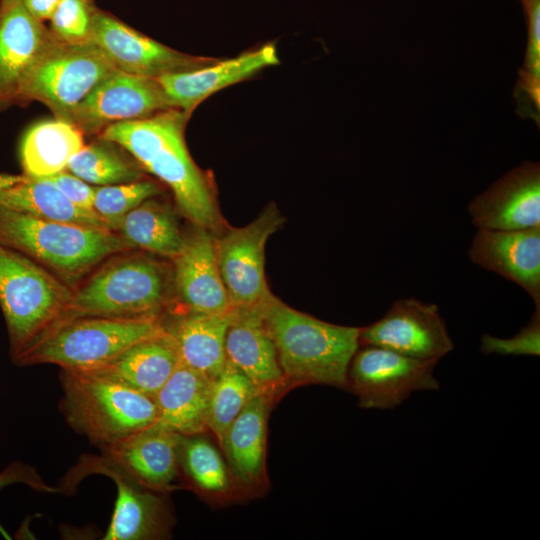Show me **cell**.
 I'll return each instance as SVG.
<instances>
[{"label": "cell", "instance_id": "1", "mask_svg": "<svg viewBox=\"0 0 540 540\" xmlns=\"http://www.w3.org/2000/svg\"><path fill=\"white\" fill-rule=\"evenodd\" d=\"M189 117L190 113L171 108L110 125L99 138L125 149L143 170L166 184L191 224L214 232L221 227V218L213 185L186 147L184 131Z\"/></svg>", "mask_w": 540, "mask_h": 540}, {"label": "cell", "instance_id": "2", "mask_svg": "<svg viewBox=\"0 0 540 540\" xmlns=\"http://www.w3.org/2000/svg\"><path fill=\"white\" fill-rule=\"evenodd\" d=\"M288 384L346 387L360 328L336 325L299 312L273 294L259 304Z\"/></svg>", "mask_w": 540, "mask_h": 540}, {"label": "cell", "instance_id": "3", "mask_svg": "<svg viewBox=\"0 0 540 540\" xmlns=\"http://www.w3.org/2000/svg\"><path fill=\"white\" fill-rule=\"evenodd\" d=\"M173 290L172 268L167 264L152 255L120 252L73 289L59 322L81 316L160 315Z\"/></svg>", "mask_w": 540, "mask_h": 540}, {"label": "cell", "instance_id": "4", "mask_svg": "<svg viewBox=\"0 0 540 540\" xmlns=\"http://www.w3.org/2000/svg\"><path fill=\"white\" fill-rule=\"evenodd\" d=\"M0 245L73 281L117 253L132 250L116 232L40 219L0 204Z\"/></svg>", "mask_w": 540, "mask_h": 540}, {"label": "cell", "instance_id": "5", "mask_svg": "<svg viewBox=\"0 0 540 540\" xmlns=\"http://www.w3.org/2000/svg\"><path fill=\"white\" fill-rule=\"evenodd\" d=\"M60 410L76 432L102 449L152 426L154 398L96 372H60Z\"/></svg>", "mask_w": 540, "mask_h": 540}, {"label": "cell", "instance_id": "6", "mask_svg": "<svg viewBox=\"0 0 540 540\" xmlns=\"http://www.w3.org/2000/svg\"><path fill=\"white\" fill-rule=\"evenodd\" d=\"M162 328L160 315L76 317L54 325L12 360L18 366L54 364L93 371Z\"/></svg>", "mask_w": 540, "mask_h": 540}, {"label": "cell", "instance_id": "7", "mask_svg": "<svg viewBox=\"0 0 540 540\" xmlns=\"http://www.w3.org/2000/svg\"><path fill=\"white\" fill-rule=\"evenodd\" d=\"M72 292L50 270L0 245V306L12 359L62 319Z\"/></svg>", "mask_w": 540, "mask_h": 540}, {"label": "cell", "instance_id": "8", "mask_svg": "<svg viewBox=\"0 0 540 540\" xmlns=\"http://www.w3.org/2000/svg\"><path fill=\"white\" fill-rule=\"evenodd\" d=\"M115 70L92 42L68 43L52 35L24 77L18 102L40 101L70 122L74 109Z\"/></svg>", "mask_w": 540, "mask_h": 540}, {"label": "cell", "instance_id": "9", "mask_svg": "<svg viewBox=\"0 0 540 540\" xmlns=\"http://www.w3.org/2000/svg\"><path fill=\"white\" fill-rule=\"evenodd\" d=\"M285 218L275 204L243 227H229L215 236L217 262L231 308L251 307L267 300L265 246Z\"/></svg>", "mask_w": 540, "mask_h": 540}, {"label": "cell", "instance_id": "10", "mask_svg": "<svg viewBox=\"0 0 540 540\" xmlns=\"http://www.w3.org/2000/svg\"><path fill=\"white\" fill-rule=\"evenodd\" d=\"M353 355L347 384L362 408L394 409L412 393L438 390L437 361L415 359L372 345H361Z\"/></svg>", "mask_w": 540, "mask_h": 540}, {"label": "cell", "instance_id": "11", "mask_svg": "<svg viewBox=\"0 0 540 540\" xmlns=\"http://www.w3.org/2000/svg\"><path fill=\"white\" fill-rule=\"evenodd\" d=\"M359 345L437 362L454 347L437 305L415 298L394 301L381 319L360 328Z\"/></svg>", "mask_w": 540, "mask_h": 540}, {"label": "cell", "instance_id": "12", "mask_svg": "<svg viewBox=\"0 0 540 540\" xmlns=\"http://www.w3.org/2000/svg\"><path fill=\"white\" fill-rule=\"evenodd\" d=\"M157 78L115 70L74 109L70 122L96 134L118 122L139 120L171 109Z\"/></svg>", "mask_w": 540, "mask_h": 540}, {"label": "cell", "instance_id": "13", "mask_svg": "<svg viewBox=\"0 0 540 540\" xmlns=\"http://www.w3.org/2000/svg\"><path fill=\"white\" fill-rule=\"evenodd\" d=\"M89 41L116 69L139 76L157 78L203 67L217 60L174 50L99 10L93 18Z\"/></svg>", "mask_w": 540, "mask_h": 540}, {"label": "cell", "instance_id": "14", "mask_svg": "<svg viewBox=\"0 0 540 540\" xmlns=\"http://www.w3.org/2000/svg\"><path fill=\"white\" fill-rule=\"evenodd\" d=\"M76 482L88 474L98 473L110 477L117 487L111 521L104 540H146L163 537L168 529L164 503L160 497L116 466L105 455L84 457L74 468Z\"/></svg>", "mask_w": 540, "mask_h": 540}, {"label": "cell", "instance_id": "15", "mask_svg": "<svg viewBox=\"0 0 540 540\" xmlns=\"http://www.w3.org/2000/svg\"><path fill=\"white\" fill-rule=\"evenodd\" d=\"M171 261L174 291L186 310L211 314L231 310L211 230L192 224Z\"/></svg>", "mask_w": 540, "mask_h": 540}, {"label": "cell", "instance_id": "16", "mask_svg": "<svg viewBox=\"0 0 540 540\" xmlns=\"http://www.w3.org/2000/svg\"><path fill=\"white\" fill-rule=\"evenodd\" d=\"M472 223L489 230L540 226V166L524 162L507 172L468 206Z\"/></svg>", "mask_w": 540, "mask_h": 540}, {"label": "cell", "instance_id": "17", "mask_svg": "<svg viewBox=\"0 0 540 540\" xmlns=\"http://www.w3.org/2000/svg\"><path fill=\"white\" fill-rule=\"evenodd\" d=\"M182 435L150 426L108 447L104 455L143 487L165 493L181 477Z\"/></svg>", "mask_w": 540, "mask_h": 540}, {"label": "cell", "instance_id": "18", "mask_svg": "<svg viewBox=\"0 0 540 540\" xmlns=\"http://www.w3.org/2000/svg\"><path fill=\"white\" fill-rule=\"evenodd\" d=\"M470 260L522 287L540 308V226L521 230L478 228Z\"/></svg>", "mask_w": 540, "mask_h": 540}, {"label": "cell", "instance_id": "19", "mask_svg": "<svg viewBox=\"0 0 540 540\" xmlns=\"http://www.w3.org/2000/svg\"><path fill=\"white\" fill-rule=\"evenodd\" d=\"M279 57L272 43L236 57L219 60L192 70L157 77L172 108L191 114L210 95L277 65Z\"/></svg>", "mask_w": 540, "mask_h": 540}, {"label": "cell", "instance_id": "20", "mask_svg": "<svg viewBox=\"0 0 540 540\" xmlns=\"http://www.w3.org/2000/svg\"><path fill=\"white\" fill-rule=\"evenodd\" d=\"M225 352L227 360L243 371L261 392L274 397L287 386L259 304L231 308Z\"/></svg>", "mask_w": 540, "mask_h": 540}, {"label": "cell", "instance_id": "21", "mask_svg": "<svg viewBox=\"0 0 540 540\" xmlns=\"http://www.w3.org/2000/svg\"><path fill=\"white\" fill-rule=\"evenodd\" d=\"M51 36L21 0L0 3V108L18 102L24 77Z\"/></svg>", "mask_w": 540, "mask_h": 540}, {"label": "cell", "instance_id": "22", "mask_svg": "<svg viewBox=\"0 0 540 540\" xmlns=\"http://www.w3.org/2000/svg\"><path fill=\"white\" fill-rule=\"evenodd\" d=\"M270 394L257 393L226 430L220 446L233 480L248 489H261L266 477V435Z\"/></svg>", "mask_w": 540, "mask_h": 540}, {"label": "cell", "instance_id": "23", "mask_svg": "<svg viewBox=\"0 0 540 540\" xmlns=\"http://www.w3.org/2000/svg\"><path fill=\"white\" fill-rule=\"evenodd\" d=\"M229 319L230 311L211 314L185 310L168 320L162 318V324L177 347L180 362L213 380L227 360L225 336Z\"/></svg>", "mask_w": 540, "mask_h": 540}, {"label": "cell", "instance_id": "24", "mask_svg": "<svg viewBox=\"0 0 540 540\" xmlns=\"http://www.w3.org/2000/svg\"><path fill=\"white\" fill-rule=\"evenodd\" d=\"M180 363L177 347L163 327L109 363L86 372L102 374L154 398Z\"/></svg>", "mask_w": 540, "mask_h": 540}, {"label": "cell", "instance_id": "25", "mask_svg": "<svg viewBox=\"0 0 540 540\" xmlns=\"http://www.w3.org/2000/svg\"><path fill=\"white\" fill-rule=\"evenodd\" d=\"M210 384L209 378L180 363L154 397L157 416L153 426L182 436L206 431Z\"/></svg>", "mask_w": 540, "mask_h": 540}, {"label": "cell", "instance_id": "26", "mask_svg": "<svg viewBox=\"0 0 540 540\" xmlns=\"http://www.w3.org/2000/svg\"><path fill=\"white\" fill-rule=\"evenodd\" d=\"M0 204L40 219L108 229L95 211L77 207L45 178L6 175Z\"/></svg>", "mask_w": 540, "mask_h": 540}, {"label": "cell", "instance_id": "27", "mask_svg": "<svg viewBox=\"0 0 540 540\" xmlns=\"http://www.w3.org/2000/svg\"><path fill=\"white\" fill-rule=\"evenodd\" d=\"M83 146V133L71 122L56 118L38 123L26 132L21 142L24 175L48 178L64 171Z\"/></svg>", "mask_w": 540, "mask_h": 540}, {"label": "cell", "instance_id": "28", "mask_svg": "<svg viewBox=\"0 0 540 540\" xmlns=\"http://www.w3.org/2000/svg\"><path fill=\"white\" fill-rule=\"evenodd\" d=\"M116 233L131 249L173 259L183 242V232L172 207L155 197L143 201L124 216Z\"/></svg>", "mask_w": 540, "mask_h": 540}, {"label": "cell", "instance_id": "29", "mask_svg": "<svg viewBox=\"0 0 540 540\" xmlns=\"http://www.w3.org/2000/svg\"><path fill=\"white\" fill-rule=\"evenodd\" d=\"M259 392L243 371L226 360L221 372L211 380L206 412L207 429L219 444L231 423Z\"/></svg>", "mask_w": 540, "mask_h": 540}, {"label": "cell", "instance_id": "30", "mask_svg": "<svg viewBox=\"0 0 540 540\" xmlns=\"http://www.w3.org/2000/svg\"><path fill=\"white\" fill-rule=\"evenodd\" d=\"M66 170L85 182L98 186L129 183L144 179L137 162L124 157L113 142L99 141L84 145L69 161Z\"/></svg>", "mask_w": 540, "mask_h": 540}, {"label": "cell", "instance_id": "31", "mask_svg": "<svg viewBox=\"0 0 540 540\" xmlns=\"http://www.w3.org/2000/svg\"><path fill=\"white\" fill-rule=\"evenodd\" d=\"M181 472L198 491L206 495H225L233 478L219 451L200 434L183 436L180 444Z\"/></svg>", "mask_w": 540, "mask_h": 540}, {"label": "cell", "instance_id": "32", "mask_svg": "<svg viewBox=\"0 0 540 540\" xmlns=\"http://www.w3.org/2000/svg\"><path fill=\"white\" fill-rule=\"evenodd\" d=\"M162 192L161 186L151 180L95 187L93 210L108 229L116 232L126 214L143 201Z\"/></svg>", "mask_w": 540, "mask_h": 540}, {"label": "cell", "instance_id": "33", "mask_svg": "<svg viewBox=\"0 0 540 540\" xmlns=\"http://www.w3.org/2000/svg\"><path fill=\"white\" fill-rule=\"evenodd\" d=\"M96 11L92 0H61L49 19V30L63 42H87Z\"/></svg>", "mask_w": 540, "mask_h": 540}, {"label": "cell", "instance_id": "34", "mask_svg": "<svg viewBox=\"0 0 540 540\" xmlns=\"http://www.w3.org/2000/svg\"><path fill=\"white\" fill-rule=\"evenodd\" d=\"M480 351L484 354L502 356H539L540 308H535L529 323L510 338L483 335L481 337Z\"/></svg>", "mask_w": 540, "mask_h": 540}, {"label": "cell", "instance_id": "35", "mask_svg": "<svg viewBox=\"0 0 540 540\" xmlns=\"http://www.w3.org/2000/svg\"><path fill=\"white\" fill-rule=\"evenodd\" d=\"M528 27V49L526 58V89L534 101L539 100V36L540 0H521Z\"/></svg>", "mask_w": 540, "mask_h": 540}, {"label": "cell", "instance_id": "36", "mask_svg": "<svg viewBox=\"0 0 540 540\" xmlns=\"http://www.w3.org/2000/svg\"><path fill=\"white\" fill-rule=\"evenodd\" d=\"M56 188L74 205L81 209L93 210L95 187L81 178L64 170L48 178Z\"/></svg>", "mask_w": 540, "mask_h": 540}, {"label": "cell", "instance_id": "37", "mask_svg": "<svg viewBox=\"0 0 540 540\" xmlns=\"http://www.w3.org/2000/svg\"><path fill=\"white\" fill-rule=\"evenodd\" d=\"M14 484L28 485L42 492H58V488L46 484L32 466L20 461L10 463L0 472V490Z\"/></svg>", "mask_w": 540, "mask_h": 540}, {"label": "cell", "instance_id": "38", "mask_svg": "<svg viewBox=\"0 0 540 540\" xmlns=\"http://www.w3.org/2000/svg\"><path fill=\"white\" fill-rule=\"evenodd\" d=\"M61 0H21L25 9L40 22L49 20Z\"/></svg>", "mask_w": 540, "mask_h": 540}, {"label": "cell", "instance_id": "39", "mask_svg": "<svg viewBox=\"0 0 540 540\" xmlns=\"http://www.w3.org/2000/svg\"><path fill=\"white\" fill-rule=\"evenodd\" d=\"M6 1H9V0H0V3H2V2H6Z\"/></svg>", "mask_w": 540, "mask_h": 540}]
</instances>
